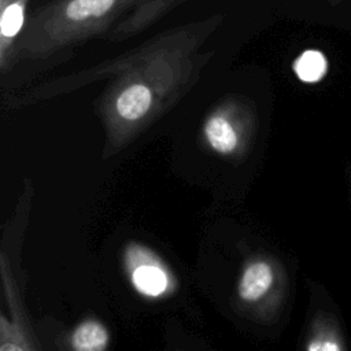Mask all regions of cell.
<instances>
[{
  "mask_svg": "<svg viewBox=\"0 0 351 351\" xmlns=\"http://www.w3.org/2000/svg\"><path fill=\"white\" fill-rule=\"evenodd\" d=\"M186 0H140L121 21L115 23L117 36L133 34L141 29H145L162 15Z\"/></svg>",
  "mask_w": 351,
  "mask_h": 351,
  "instance_id": "7a4b0ae2",
  "label": "cell"
},
{
  "mask_svg": "<svg viewBox=\"0 0 351 351\" xmlns=\"http://www.w3.org/2000/svg\"><path fill=\"white\" fill-rule=\"evenodd\" d=\"M151 90L141 84L126 88L117 100L118 114L126 121H136L147 114L151 107Z\"/></svg>",
  "mask_w": 351,
  "mask_h": 351,
  "instance_id": "5b68a950",
  "label": "cell"
},
{
  "mask_svg": "<svg viewBox=\"0 0 351 351\" xmlns=\"http://www.w3.org/2000/svg\"><path fill=\"white\" fill-rule=\"evenodd\" d=\"M108 341L106 328L96 321H85L77 326L71 336V346L78 351H100Z\"/></svg>",
  "mask_w": 351,
  "mask_h": 351,
  "instance_id": "52a82bcc",
  "label": "cell"
},
{
  "mask_svg": "<svg viewBox=\"0 0 351 351\" xmlns=\"http://www.w3.org/2000/svg\"><path fill=\"white\" fill-rule=\"evenodd\" d=\"M326 58L315 49L304 51L293 63V70L296 75L304 82L319 81L326 74Z\"/></svg>",
  "mask_w": 351,
  "mask_h": 351,
  "instance_id": "ba28073f",
  "label": "cell"
},
{
  "mask_svg": "<svg viewBox=\"0 0 351 351\" xmlns=\"http://www.w3.org/2000/svg\"><path fill=\"white\" fill-rule=\"evenodd\" d=\"M33 0H0V36L3 51L16 38L27 21V11Z\"/></svg>",
  "mask_w": 351,
  "mask_h": 351,
  "instance_id": "3957f363",
  "label": "cell"
},
{
  "mask_svg": "<svg viewBox=\"0 0 351 351\" xmlns=\"http://www.w3.org/2000/svg\"><path fill=\"white\" fill-rule=\"evenodd\" d=\"M208 144L219 154H230L237 147V134L233 126L222 117H211L204 125Z\"/></svg>",
  "mask_w": 351,
  "mask_h": 351,
  "instance_id": "8992f818",
  "label": "cell"
},
{
  "mask_svg": "<svg viewBox=\"0 0 351 351\" xmlns=\"http://www.w3.org/2000/svg\"><path fill=\"white\" fill-rule=\"evenodd\" d=\"M132 280L134 287L147 295L156 296L166 289L167 278L165 271L158 266H138L133 274Z\"/></svg>",
  "mask_w": 351,
  "mask_h": 351,
  "instance_id": "9c48e42d",
  "label": "cell"
},
{
  "mask_svg": "<svg viewBox=\"0 0 351 351\" xmlns=\"http://www.w3.org/2000/svg\"><path fill=\"white\" fill-rule=\"evenodd\" d=\"M274 274L266 262L251 263L243 273L239 284V295L247 302L261 299L273 285Z\"/></svg>",
  "mask_w": 351,
  "mask_h": 351,
  "instance_id": "277c9868",
  "label": "cell"
},
{
  "mask_svg": "<svg viewBox=\"0 0 351 351\" xmlns=\"http://www.w3.org/2000/svg\"><path fill=\"white\" fill-rule=\"evenodd\" d=\"M324 330H321L317 336L311 339L307 348L308 350H343L344 340L341 333H339L333 324H325Z\"/></svg>",
  "mask_w": 351,
  "mask_h": 351,
  "instance_id": "30bf717a",
  "label": "cell"
},
{
  "mask_svg": "<svg viewBox=\"0 0 351 351\" xmlns=\"http://www.w3.org/2000/svg\"><path fill=\"white\" fill-rule=\"evenodd\" d=\"M140 0H49L25 23L32 48L55 47L90 36L121 21Z\"/></svg>",
  "mask_w": 351,
  "mask_h": 351,
  "instance_id": "6da1fadb",
  "label": "cell"
},
{
  "mask_svg": "<svg viewBox=\"0 0 351 351\" xmlns=\"http://www.w3.org/2000/svg\"><path fill=\"white\" fill-rule=\"evenodd\" d=\"M329 1H330V4H333V5H336V4H337V3H339V1H340V0H329Z\"/></svg>",
  "mask_w": 351,
  "mask_h": 351,
  "instance_id": "8fae6325",
  "label": "cell"
}]
</instances>
